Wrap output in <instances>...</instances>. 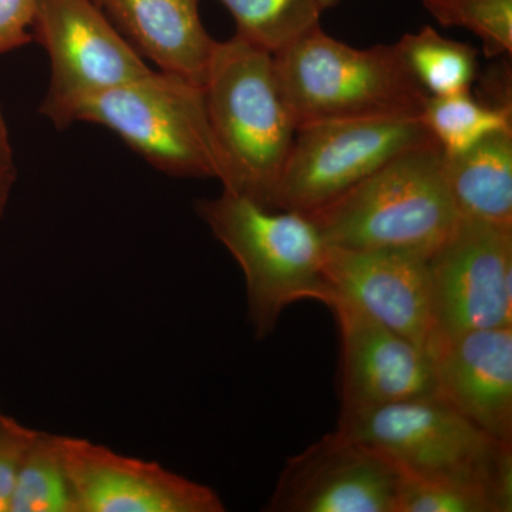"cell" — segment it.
Masks as SVG:
<instances>
[{"instance_id":"obj_11","label":"cell","mask_w":512,"mask_h":512,"mask_svg":"<svg viewBox=\"0 0 512 512\" xmlns=\"http://www.w3.org/2000/svg\"><path fill=\"white\" fill-rule=\"evenodd\" d=\"M77 512H222L220 495L153 461L59 436Z\"/></svg>"},{"instance_id":"obj_7","label":"cell","mask_w":512,"mask_h":512,"mask_svg":"<svg viewBox=\"0 0 512 512\" xmlns=\"http://www.w3.org/2000/svg\"><path fill=\"white\" fill-rule=\"evenodd\" d=\"M436 141L420 117H367L303 124L276 185L272 208L312 212L390 160Z\"/></svg>"},{"instance_id":"obj_27","label":"cell","mask_w":512,"mask_h":512,"mask_svg":"<svg viewBox=\"0 0 512 512\" xmlns=\"http://www.w3.org/2000/svg\"><path fill=\"white\" fill-rule=\"evenodd\" d=\"M0 416H2V412H0Z\"/></svg>"},{"instance_id":"obj_16","label":"cell","mask_w":512,"mask_h":512,"mask_svg":"<svg viewBox=\"0 0 512 512\" xmlns=\"http://www.w3.org/2000/svg\"><path fill=\"white\" fill-rule=\"evenodd\" d=\"M443 175L460 218L512 228V130L463 153L443 151Z\"/></svg>"},{"instance_id":"obj_12","label":"cell","mask_w":512,"mask_h":512,"mask_svg":"<svg viewBox=\"0 0 512 512\" xmlns=\"http://www.w3.org/2000/svg\"><path fill=\"white\" fill-rule=\"evenodd\" d=\"M329 308L340 330L342 412L434 393L426 350L342 296Z\"/></svg>"},{"instance_id":"obj_21","label":"cell","mask_w":512,"mask_h":512,"mask_svg":"<svg viewBox=\"0 0 512 512\" xmlns=\"http://www.w3.org/2000/svg\"><path fill=\"white\" fill-rule=\"evenodd\" d=\"M511 507V500L490 488L402 474L396 512H510Z\"/></svg>"},{"instance_id":"obj_20","label":"cell","mask_w":512,"mask_h":512,"mask_svg":"<svg viewBox=\"0 0 512 512\" xmlns=\"http://www.w3.org/2000/svg\"><path fill=\"white\" fill-rule=\"evenodd\" d=\"M237 23L239 37L275 55L319 26L316 0H218Z\"/></svg>"},{"instance_id":"obj_14","label":"cell","mask_w":512,"mask_h":512,"mask_svg":"<svg viewBox=\"0 0 512 512\" xmlns=\"http://www.w3.org/2000/svg\"><path fill=\"white\" fill-rule=\"evenodd\" d=\"M325 274L336 295L426 350L434 330L427 259L402 252L328 245Z\"/></svg>"},{"instance_id":"obj_18","label":"cell","mask_w":512,"mask_h":512,"mask_svg":"<svg viewBox=\"0 0 512 512\" xmlns=\"http://www.w3.org/2000/svg\"><path fill=\"white\" fill-rule=\"evenodd\" d=\"M511 107L494 106L470 92L429 96L420 120L444 154H458L497 131L512 130Z\"/></svg>"},{"instance_id":"obj_3","label":"cell","mask_w":512,"mask_h":512,"mask_svg":"<svg viewBox=\"0 0 512 512\" xmlns=\"http://www.w3.org/2000/svg\"><path fill=\"white\" fill-rule=\"evenodd\" d=\"M198 214L244 272L256 338L271 335L292 303L335 299L325 274L328 244L305 212L276 211L224 190L198 202Z\"/></svg>"},{"instance_id":"obj_5","label":"cell","mask_w":512,"mask_h":512,"mask_svg":"<svg viewBox=\"0 0 512 512\" xmlns=\"http://www.w3.org/2000/svg\"><path fill=\"white\" fill-rule=\"evenodd\" d=\"M338 429L404 476L490 488L512 501V443L494 439L436 393L342 412Z\"/></svg>"},{"instance_id":"obj_6","label":"cell","mask_w":512,"mask_h":512,"mask_svg":"<svg viewBox=\"0 0 512 512\" xmlns=\"http://www.w3.org/2000/svg\"><path fill=\"white\" fill-rule=\"evenodd\" d=\"M76 121L109 128L161 173L221 181L204 90L183 77L151 70L87 100Z\"/></svg>"},{"instance_id":"obj_19","label":"cell","mask_w":512,"mask_h":512,"mask_svg":"<svg viewBox=\"0 0 512 512\" xmlns=\"http://www.w3.org/2000/svg\"><path fill=\"white\" fill-rule=\"evenodd\" d=\"M10 512H77L59 436L37 431L20 467Z\"/></svg>"},{"instance_id":"obj_10","label":"cell","mask_w":512,"mask_h":512,"mask_svg":"<svg viewBox=\"0 0 512 512\" xmlns=\"http://www.w3.org/2000/svg\"><path fill=\"white\" fill-rule=\"evenodd\" d=\"M400 481L392 461L338 429L286 463L266 510L396 512Z\"/></svg>"},{"instance_id":"obj_8","label":"cell","mask_w":512,"mask_h":512,"mask_svg":"<svg viewBox=\"0 0 512 512\" xmlns=\"http://www.w3.org/2000/svg\"><path fill=\"white\" fill-rule=\"evenodd\" d=\"M30 33L50 60L39 111L57 130L72 126L87 100L151 72L94 0H37Z\"/></svg>"},{"instance_id":"obj_4","label":"cell","mask_w":512,"mask_h":512,"mask_svg":"<svg viewBox=\"0 0 512 512\" xmlns=\"http://www.w3.org/2000/svg\"><path fill=\"white\" fill-rule=\"evenodd\" d=\"M296 126L325 120L420 117L429 94L396 45L357 49L316 26L274 55Z\"/></svg>"},{"instance_id":"obj_24","label":"cell","mask_w":512,"mask_h":512,"mask_svg":"<svg viewBox=\"0 0 512 512\" xmlns=\"http://www.w3.org/2000/svg\"><path fill=\"white\" fill-rule=\"evenodd\" d=\"M37 0H0V56L29 45Z\"/></svg>"},{"instance_id":"obj_15","label":"cell","mask_w":512,"mask_h":512,"mask_svg":"<svg viewBox=\"0 0 512 512\" xmlns=\"http://www.w3.org/2000/svg\"><path fill=\"white\" fill-rule=\"evenodd\" d=\"M160 72L202 87L217 40L202 25L200 0H94Z\"/></svg>"},{"instance_id":"obj_9","label":"cell","mask_w":512,"mask_h":512,"mask_svg":"<svg viewBox=\"0 0 512 512\" xmlns=\"http://www.w3.org/2000/svg\"><path fill=\"white\" fill-rule=\"evenodd\" d=\"M427 261L433 335L512 328V228L460 218Z\"/></svg>"},{"instance_id":"obj_22","label":"cell","mask_w":512,"mask_h":512,"mask_svg":"<svg viewBox=\"0 0 512 512\" xmlns=\"http://www.w3.org/2000/svg\"><path fill=\"white\" fill-rule=\"evenodd\" d=\"M443 26L470 30L490 55L512 52V0H420Z\"/></svg>"},{"instance_id":"obj_25","label":"cell","mask_w":512,"mask_h":512,"mask_svg":"<svg viewBox=\"0 0 512 512\" xmlns=\"http://www.w3.org/2000/svg\"><path fill=\"white\" fill-rule=\"evenodd\" d=\"M16 165L10 146L8 126L0 109V218L8 207L13 185L16 183Z\"/></svg>"},{"instance_id":"obj_2","label":"cell","mask_w":512,"mask_h":512,"mask_svg":"<svg viewBox=\"0 0 512 512\" xmlns=\"http://www.w3.org/2000/svg\"><path fill=\"white\" fill-rule=\"evenodd\" d=\"M330 247L402 252L429 259L460 221L437 141L414 147L308 212Z\"/></svg>"},{"instance_id":"obj_23","label":"cell","mask_w":512,"mask_h":512,"mask_svg":"<svg viewBox=\"0 0 512 512\" xmlns=\"http://www.w3.org/2000/svg\"><path fill=\"white\" fill-rule=\"evenodd\" d=\"M36 434L13 417L0 416V512H10L20 467Z\"/></svg>"},{"instance_id":"obj_17","label":"cell","mask_w":512,"mask_h":512,"mask_svg":"<svg viewBox=\"0 0 512 512\" xmlns=\"http://www.w3.org/2000/svg\"><path fill=\"white\" fill-rule=\"evenodd\" d=\"M396 46L414 80L429 96L470 92L477 76L474 47L446 39L430 26L406 33Z\"/></svg>"},{"instance_id":"obj_13","label":"cell","mask_w":512,"mask_h":512,"mask_svg":"<svg viewBox=\"0 0 512 512\" xmlns=\"http://www.w3.org/2000/svg\"><path fill=\"white\" fill-rule=\"evenodd\" d=\"M434 393L494 439L512 443V328L433 335Z\"/></svg>"},{"instance_id":"obj_26","label":"cell","mask_w":512,"mask_h":512,"mask_svg":"<svg viewBox=\"0 0 512 512\" xmlns=\"http://www.w3.org/2000/svg\"><path fill=\"white\" fill-rule=\"evenodd\" d=\"M316 2H318L320 10H322V12H325V10L333 8V6H335L336 3H339V0H316Z\"/></svg>"},{"instance_id":"obj_1","label":"cell","mask_w":512,"mask_h":512,"mask_svg":"<svg viewBox=\"0 0 512 512\" xmlns=\"http://www.w3.org/2000/svg\"><path fill=\"white\" fill-rule=\"evenodd\" d=\"M202 90L224 190L272 208L298 130L274 55L238 35L217 42Z\"/></svg>"}]
</instances>
